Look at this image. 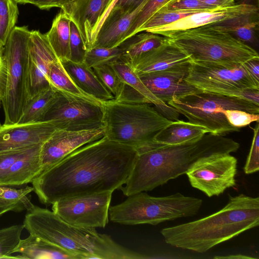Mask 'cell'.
Listing matches in <instances>:
<instances>
[{
	"label": "cell",
	"mask_w": 259,
	"mask_h": 259,
	"mask_svg": "<svg viewBox=\"0 0 259 259\" xmlns=\"http://www.w3.org/2000/svg\"><path fill=\"white\" fill-rule=\"evenodd\" d=\"M57 93L41 122H49L58 130L66 131L105 127L102 104Z\"/></svg>",
	"instance_id": "11"
},
{
	"label": "cell",
	"mask_w": 259,
	"mask_h": 259,
	"mask_svg": "<svg viewBox=\"0 0 259 259\" xmlns=\"http://www.w3.org/2000/svg\"><path fill=\"white\" fill-rule=\"evenodd\" d=\"M92 69L114 99L117 98L121 90L122 82L111 65H100L92 68Z\"/></svg>",
	"instance_id": "36"
},
{
	"label": "cell",
	"mask_w": 259,
	"mask_h": 259,
	"mask_svg": "<svg viewBox=\"0 0 259 259\" xmlns=\"http://www.w3.org/2000/svg\"><path fill=\"white\" fill-rule=\"evenodd\" d=\"M186 81L199 91L241 98L254 102L259 82L243 63L224 64L192 62Z\"/></svg>",
	"instance_id": "10"
},
{
	"label": "cell",
	"mask_w": 259,
	"mask_h": 259,
	"mask_svg": "<svg viewBox=\"0 0 259 259\" xmlns=\"http://www.w3.org/2000/svg\"><path fill=\"white\" fill-rule=\"evenodd\" d=\"M145 32L135 34L119 46L122 51L123 61L131 66L142 56L161 46L167 40L163 36Z\"/></svg>",
	"instance_id": "27"
},
{
	"label": "cell",
	"mask_w": 259,
	"mask_h": 259,
	"mask_svg": "<svg viewBox=\"0 0 259 259\" xmlns=\"http://www.w3.org/2000/svg\"><path fill=\"white\" fill-rule=\"evenodd\" d=\"M1 190L0 186V193ZM8 211H14V208L0 194V217Z\"/></svg>",
	"instance_id": "49"
},
{
	"label": "cell",
	"mask_w": 259,
	"mask_h": 259,
	"mask_svg": "<svg viewBox=\"0 0 259 259\" xmlns=\"http://www.w3.org/2000/svg\"><path fill=\"white\" fill-rule=\"evenodd\" d=\"M2 103V98L1 97H0V106H1V104Z\"/></svg>",
	"instance_id": "53"
},
{
	"label": "cell",
	"mask_w": 259,
	"mask_h": 259,
	"mask_svg": "<svg viewBox=\"0 0 259 259\" xmlns=\"http://www.w3.org/2000/svg\"><path fill=\"white\" fill-rule=\"evenodd\" d=\"M206 26L228 32L253 49L258 47V13L242 15Z\"/></svg>",
	"instance_id": "24"
},
{
	"label": "cell",
	"mask_w": 259,
	"mask_h": 259,
	"mask_svg": "<svg viewBox=\"0 0 259 259\" xmlns=\"http://www.w3.org/2000/svg\"><path fill=\"white\" fill-rule=\"evenodd\" d=\"M3 52H4V50L0 48V56L3 55Z\"/></svg>",
	"instance_id": "52"
},
{
	"label": "cell",
	"mask_w": 259,
	"mask_h": 259,
	"mask_svg": "<svg viewBox=\"0 0 259 259\" xmlns=\"http://www.w3.org/2000/svg\"><path fill=\"white\" fill-rule=\"evenodd\" d=\"M127 197L124 201L109 207V218L112 222L126 225H156L167 221L193 217L203 204L200 198L180 193L154 197L141 192Z\"/></svg>",
	"instance_id": "6"
},
{
	"label": "cell",
	"mask_w": 259,
	"mask_h": 259,
	"mask_svg": "<svg viewBox=\"0 0 259 259\" xmlns=\"http://www.w3.org/2000/svg\"><path fill=\"white\" fill-rule=\"evenodd\" d=\"M159 113L166 118L173 121L178 120L180 113L174 107L166 103L165 105L156 107Z\"/></svg>",
	"instance_id": "44"
},
{
	"label": "cell",
	"mask_w": 259,
	"mask_h": 259,
	"mask_svg": "<svg viewBox=\"0 0 259 259\" xmlns=\"http://www.w3.org/2000/svg\"><path fill=\"white\" fill-rule=\"evenodd\" d=\"M189 122L205 128L208 133L225 136L240 128L231 125L224 111L238 109L259 114V105L250 101L232 96L201 91L178 98L167 102Z\"/></svg>",
	"instance_id": "8"
},
{
	"label": "cell",
	"mask_w": 259,
	"mask_h": 259,
	"mask_svg": "<svg viewBox=\"0 0 259 259\" xmlns=\"http://www.w3.org/2000/svg\"><path fill=\"white\" fill-rule=\"evenodd\" d=\"M87 50L79 30L72 22L70 24L69 60L76 63L84 62Z\"/></svg>",
	"instance_id": "38"
},
{
	"label": "cell",
	"mask_w": 259,
	"mask_h": 259,
	"mask_svg": "<svg viewBox=\"0 0 259 259\" xmlns=\"http://www.w3.org/2000/svg\"><path fill=\"white\" fill-rule=\"evenodd\" d=\"M15 253H19L22 258H77L74 255L30 234L26 238L20 239Z\"/></svg>",
	"instance_id": "26"
},
{
	"label": "cell",
	"mask_w": 259,
	"mask_h": 259,
	"mask_svg": "<svg viewBox=\"0 0 259 259\" xmlns=\"http://www.w3.org/2000/svg\"><path fill=\"white\" fill-rule=\"evenodd\" d=\"M113 192L79 195L60 199L52 210L67 223L79 227L104 228L108 223Z\"/></svg>",
	"instance_id": "12"
},
{
	"label": "cell",
	"mask_w": 259,
	"mask_h": 259,
	"mask_svg": "<svg viewBox=\"0 0 259 259\" xmlns=\"http://www.w3.org/2000/svg\"><path fill=\"white\" fill-rule=\"evenodd\" d=\"M147 1L134 10H126L114 5L103 22L93 47L112 48L119 46L126 39L134 20Z\"/></svg>",
	"instance_id": "20"
},
{
	"label": "cell",
	"mask_w": 259,
	"mask_h": 259,
	"mask_svg": "<svg viewBox=\"0 0 259 259\" xmlns=\"http://www.w3.org/2000/svg\"><path fill=\"white\" fill-rule=\"evenodd\" d=\"M24 228L42 240L60 248L77 258L143 259L145 255L115 242L96 229L70 225L53 210L34 205L25 215Z\"/></svg>",
	"instance_id": "4"
},
{
	"label": "cell",
	"mask_w": 259,
	"mask_h": 259,
	"mask_svg": "<svg viewBox=\"0 0 259 259\" xmlns=\"http://www.w3.org/2000/svg\"><path fill=\"white\" fill-rule=\"evenodd\" d=\"M237 167L236 157L231 154H218L198 160L186 174L192 187L210 197L236 185Z\"/></svg>",
	"instance_id": "13"
},
{
	"label": "cell",
	"mask_w": 259,
	"mask_h": 259,
	"mask_svg": "<svg viewBox=\"0 0 259 259\" xmlns=\"http://www.w3.org/2000/svg\"><path fill=\"white\" fill-rule=\"evenodd\" d=\"M239 147V144L232 139L211 133L181 144L149 142L136 148L133 168L120 190L126 196L151 191L186 174L201 158L218 154H231Z\"/></svg>",
	"instance_id": "2"
},
{
	"label": "cell",
	"mask_w": 259,
	"mask_h": 259,
	"mask_svg": "<svg viewBox=\"0 0 259 259\" xmlns=\"http://www.w3.org/2000/svg\"><path fill=\"white\" fill-rule=\"evenodd\" d=\"M117 1H64L61 11L77 28L87 50L93 47L103 22Z\"/></svg>",
	"instance_id": "14"
},
{
	"label": "cell",
	"mask_w": 259,
	"mask_h": 259,
	"mask_svg": "<svg viewBox=\"0 0 259 259\" xmlns=\"http://www.w3.org/2000/svg\"><path fill=\"white\" fill-rule=\"evenodd\" d=\"M58 60L46 35L38 30L30 31L27 67V101L51 86L48 79L49 66Z\"/></svg>",
	"instance_id": "15"
},
{
	"label": "cell",
	"mask_w": 259,
	"mask_h": 259,
	"mask_svg": "<svg viewBox=\"0 0 259 259\" xmlns=\"http://www.w3.org/2000/svg\"><path fill=\"white\" fill-rule=\"evenodd\" d=\"M208 133L204 127L190 122L177 120L165 126L155 135L153 141L177 145L196 141Z\"/></svg>",
	"instance_id": "25"
},
{
	"label": "cell",
	"mask_w": 259,
	"mask_h": 259,
	"mask_svg": "<svg viewBox=\"0 0 259 259\" xmlns=\"http://www.w3.org/2000/svg\"><path fill=\"white\" fill-rule=\"evenodd\" d=\"M64 0H28L27 3L33 4L40 9L49 10L54 7L61 8Z\"/></svg>",
	"instance_id": "43"
},
{
	"label": "cell",
	"mask_w": 259,
	"mask_h": 259,
	"mask_svg": "<svg viewBox=\"0 0 259 259\" xmlns=\"http://www.w3.org/2000/svg\"><path fill=\"white\" fill-rule=\"evenodd\" d=\"M200 11H170L158 10L152 14V16L139 28L137 33L142 31H147L152 29L169 24L190 15Z\"/></svg>",
	"instance_id": "34"
},
{
	"label": "cell",
	"mask_w": 259,
	"mask_h": 259,
	"mask_svg": "<svg viewBox=\"0 0 259 259\" xmlns=\"http://www.w3.org/2000/svg\"><path fill=\"white\" fill-rule=\"evenodd\" d=\"M57 130L49 122L0 126V152L42 144Z\"/></svg>",
	"instance_id": "19"
},
{
	"label": "cell",
	"mask_w": 259,
	"mask_h": 259,
	"mask_svg": "<svg viewBox=\"0 0 259 259\" xmlns=\"http://www.w3.org/2000/svg\"><path fill=\"white\" fill-rule=\"evenodd\" d=\"M123 61L122 51L119 47L112 48L93 47L86 51L84 62L89 68L112 65Z\"/></svg>",
	"instance_id": "33"
},
{
	"label": "cell",
	"mask_w": 259,
	"mask_h": 259,
	"mask_svg": "<svg viewBox=\"0 0 259 259\" xmlns=\"http://www.w3.org/2000/svg\"><path fill=\"white\" fill-rule=\"evenodd\" d=\"M30 31L27 26H15L4 48L7 68L6 86L2 104L4 125L17 124L27 100V67Z\"/></svg>",
	"instance_id": "9"
},
{
	"label": "cell",
	"mask_w": 259,
	"mask_h": 259,
	"mask_svg": "<svg viewBox=\"0 0 259 259\" xmlns=\"http://www.w3.org/2000/svg\"><path fill=\"white\" fill-rule=\"evenodd\" d=\"M192 62L242 64L259 58L255 49L228 32L203 26L177 31L165 36Z\"/></svg>",
	"instance_id": "5"
},
{
	"label": "cell",
	"mask_w": 259,
	"mask_h": 259,
	"mask_svg": "<svg viewBox=\"0 0 259 259\" xmlns=\"http://www.w3.org/2000/svg\"><path fill=\"white\" fill-rule=\"evenodd\" d=\"M214 258H227V259H248V258H254V257L246 256L245 255H242V254H236V255H229L228 256H215L214 257Z\"/></svg>",
	"instance_id": "50"
},
{
	"label": "cell",
	"mask_w": 259,
	"mask_h": 259,
	"mask_svg": "<svg viewBox=\"0 0 259 259\" xmlns=\"http://www.w3.org/2000/svg\"><path fill=\"white\" fill-rule=\"evenodd\" d=\"M30 147L0 152V181L14 163Z\"/></svg>",
	"instance_id": "42"
},
{
	"label": "cell",
	"mask_w": 259,
	"mask_h": 259,
	"mask_svg": "<svg viewBox=\"0 0 259 259\" xmlns=\"http://www.w3.org/2000/svg\"><path fill=\"white\" fill-rule=\"evenodd\" d=\"M251 76L259 82V58H254L243 63Z\"/></svg>",
	"instance_id": "46"
},
{
	"label": "cell",
	"mask_w": 259,
	"mask_h": 259,
	"mask_svg": "<svg viewBox=\"0 0 259 259\" xmlns=\"http://www.w3.org/2000/svg\"><path fill=\"white\" fill-rule=\"evenodd\" d=\"M7 68L4 55L0 56V97H3L7 82Z\"/></svg>",
	"instance_id": "45"
},
{
	"label": "cell",
	"mask_w": 259,
	"mask_h": 259,
	"mask_svg": "<svg viewBox=\"0 0 259 259\" xmlns=\"http://www.w3.org/2000/svg\"><path fill=\"white\" fill-rule=\"evenodd\" d=\"M171 1L148 0L134 20L127 33L126 39L136 34L139 28L152 14Z\"/></svg>",
	"instance_id": "37"
},
{
	"label": "cell",
	"mask_w": 259,
	"mask_h": 259,
	"mask_svg": "<svg viewBox=\"0 0 259 259\" xmlns=\"http://www.w3.org/2000/svg\"><path fill=\"white\" fill-rule=\"evenodd\" d=\"M212 9L214 8L205 5L199 0H171L159 10L203 11Z\"/></svg>",
	"instance_id": "41"
},
{
	"label": "cell",
	"mask_w": 259,
	"mask_h": 259,
	"mask_svg": "<svg viewBox=\"0 0 259 259\" xmlns=\"http://www.w3.org/2000/svg\"><path fill=\"white\" fill-rule=\"evenodd\" d=\"M17 4L15 0H0V48L3 50L17 20Z\"/></svg>",
	"instance_id": "32"
},
{
	"label": "cell",
	"mask_w": 259,
	"mask_h": 259,
	"mask_svg": "<svg viewBox=\"0 0 259 259\" xmlns=\"http://www.w3.org/2000/svg\"><path fill=\"white\" fill-rule=\"evenodd\" d=\"M258 13V8L254 4L241 3L226 7H218L190 15L169 24L150 29L146 32L165 37L181 30L213 24L238 16Z\"/></svg>",
	"instance_id": "17"
},
{
	"label": "cell",
	"mask_w": 259,
	"mask_h": 259,
	"mask_svg": "<svg viewBox=\"0 0 259 259\" xmlns=\"http://www.w3.org/2000/svg\"><path fill=\"white\" fill-rule=\"evenodd\" d=\"M145 0H118L115 5L126 10H134Z\"/></svg>",
	"instance_id": "48"
},
{
	"label": "cell",
	"mask_w": 259,
	"mask_h": 259,
	"mask_svg": "<svg viewBox=\"0 0 259 259\" xmlns=\"http://www.w3.org/2000/svg\"><path fill=\"white\" fill-rule=\"evenodd\" d=\"M136 155V148L105 136L42 171L31 182L33 191L46 205L68 197L113 192L125 183Z\"/></svg>",
	"instance_id": "1"
},
{
	"label": "cell",
	"mask_w": 259,
	"mask_h": 259,
	"mask_svg": "<svg viewBox=\"0 0 259 259\" xmlns=\"http://www.w3.org/2000/svg\"><path fill=\"white\" fill-rule=\"evenodd\" d=\"M105 136L117 143L137 148L153 141L171 123L149 103H128L114 100L102 103Z\"/></svg>",
	"instance_id": "7"
},
{
	"label": "cell",
	"mask_w": 259,
	"mask_h": 259,
	"mask_svg": "<svg viewBox=\"0 0 259 259\" xmlns=\"http://www.w3.org/2000/svg\"><path fill=\"white\" fill-rule=\"evenodd\" d=\"M259 225V198L241 194L229 197L221 209L197 220L160 231L165 242L204 253Z\"/></svg>",
	"instance_id": "3"
},
{
	"label": "cell",
	"mask_w": 259,
	"mask_h": 259,
	"mask_svg": "<svg viewBox=\"0 0 259 259\" xmlns=\"http://www.w3.org/2000/svg\"><path fill=\"white\" fill-rule=\"evenodd\" d=\"M61 62L69 77L83 92L102 103L114 100L92 68L84 62L76 63L70 60Z\"/></svg>",
	"instance_id": "22"
},
{
	"label": "cell",
	"mask_w": 259,
	"mask_h": 259,
	"mask_svg": "<svg viewBox=\"0 0 259 259\" xmlns=\"http://www.w3.org/2000/svg\"><path fill=\"white\" fill-rule=\"evenodd\" d=\"M17 3L26 4L27 3L28 0H15Z\"/></svg>",
	"instance_id": "51"
},
{
	"label": "cell",
	"mask_w": 259,
	"mask_h": 259,
	"mask_svg": "<svg viewBox=\"0 0 259 259\" xmlns=\"http://www.w3.org/2000/svg\"><path fill=\"white\" fill-rule=\"evenodd\" d=\"M42 144L29 147L11 166L0 181L1 186H21L29 183L41 172L39 154Z\"/></svg>",
	"instance_id": "23"
},
{
	"label": "cell",
	"mask_w": 259,
	"mask_h": 259,
	"mask_svg": "<svg viewBox=\"0 0 259 259\" xmlns=\"http://www.w3.org/2000/svg\"><path fill=\"white\" fill-rule=\"evenodd\" d=\"M105 136V127L80 131L56 130L41 145L39 154L41 172L76 149Z\"/></svg>",
	"instance_id": "16"
},
{
	"label": "cell",
	"mask_w": 259,
	"mask_h": 259,
	"mask_svg": "<svg viewBox=\"0 0 259 259\" xmlns=\"http://www.w3.org/2000/svg\"><path fill=\"white\" fill-rule=\"evenodd\" d=\"M223 113L231 125L240 128L254 121L258 122L259 114L238 109H228Z\"/></svg>",
	"instance_id": "40"
},
{
	"label": "cell",
	"mask_w": 259,
	"mask_h": 259,
	"mask_svg": "<svg viewBox=\"0 0 259 259\" xmlns=\"http://www.w3.org/2000/svg\"><path fill=\"white\" fill-rule=\"evenodd\" d=\"M1 126V123H0V126Z\"/></svg>",
	"instance_id": "54"
},
{
	"label": "cell",
	"mask_w": 259,
	"mask_h": 259,
	"mask_svg": "<svg viewBox=\"0 0 259 259\" xmlns=\"http://www.w3.org/2000/svg\"><path fill=\"white\" fill-rule=\"evenodd\" d=\"M205 5L212 8L226 7L236 4V0H199Z\"/></svg>",
	"instance_id": "47"
},
{
	"label": "cell",
	"mask_w": 259,
	"mask_h": 259,
	"mask_svg": "<svg viewBox=\"0 0 259 259\" xmlns=\"http://www.w3.org/2000/svg\"><path fill=\"white\" fill-rule=\"evenodd\" d=\"M190 64L177 66L163 71L143 73L139 76L155 97L166 103L174 98L183 96L198 91L186 81Z\"/></svg>",
	"instance_id": "18"
},
{
	"label": "cell",
	"mask_w": 259,
	"mask_h": 259,
	"mask_svg": "<svg viewBox=\"0 0 259 259\" xmlns=\"http://www.w3.org/2000/svg\"><path fill=\"white\" fill-rule=\"evenodd\" d=\"M111 65L118 74L121 81L144 97L149 103L153 104L156 107L166 104L158 99L149 91L130 64L120 61Z\"/></svg>",
	"instance_id": "31"
},
{
	"label": "cell",
	"mask_w": 259,
	"mask_h": 259,
	"mask_svg": "<svg viewBox=\"0 0 259 259\" xmlns=\"http://www.w3.org/2000/svg\"><path fill=\"white\" fill-rule=\"evenodd\" d=\"M48 79L51 86L59 93L92 102L102 104L83 92L76 86L66 72L59 59L50 64Z\"/></svg>",
	"instance_id": "29"
},
{
	"label": "cell",
	"mask_w": 259,
	"mask_h": 259,
	"mask_svg": "<svg viewBox=\"0 0 259 259\" xmlns=\"http://www.w3.org/2000/svg\"><path fill=\"white\" fill-rule=\"evenodd\" d=\"M191 63L189 57L167 38L164 44L142 56L132 66L140 75Z\"/></svg>",
	"instance_id": "21"
},
{
	"label": "cell",
	"mask_w": 259,
	"mask_h": 259,
	"mask_svg": "<svg viewBox=\"0 0 259 259\" xmlns=\"http://www.w3.org/2000/svg\"><path fill=\"white\" fill-rule=\"evenodd\" d=\"M57 93V91L50 86L27 101L17 123L41 122Z\"/></svg>",
	"instance_id": "30"
},
{
	"label": "cell",
	"mask_w": 259,
	"mask_h": 259,
	"mask_svg": "<svg viewBox=\"0 0 259 259\" xmlns=\"http://www.w3.org/2000/svg\"><path fill=\"white\" fill-rule=\"evenodd\" d=\"M24 228L23 224H19L0 229V258H22L20 255L12 254L21 239Z\"/></svg>",
	"instance_id": "35"
},
{
	"label": "cell",
	"mask_w": 259,
	"mask_h": 259,
	"mask_svg": "<svg viewBox=\"0 0 259 259\" xmlns=\"http://www.w3.org/2000/svg\"><path fill=\"white\" fill-rule=\"evenodd\" d=\"M259 170V125L257 122L253 129L251 146L244 167L246 174H251Z\"/></svg>",
	"instance_id": "39"
},
{
	"label": "cell",
	"mask_w": 259,
	"mask_h": 259,
	"mask_svg": "<svg viewBox=\"0 0 259 259\" xmlns=\"http://www.w3.org/2000/svg\"><path fill=\"white\" fill-rule=\"evenodd\" d=\"M71 21L62 11L54 19L49 31L45 34L60 61L69 60V39Z\"/></svg>",
	"instance_id": "28"
}]
</instances>
